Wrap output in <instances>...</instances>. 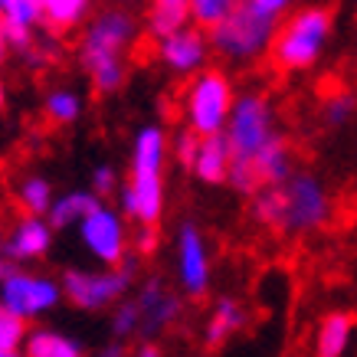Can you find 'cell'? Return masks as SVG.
I'll return each mask as SVG.
<instances>
[{"label":"cell","instance_id":"cell-1","mask_svg":"<svg viewBox=\"0 0 357 357\" xmlns=\"http://www.w3.org/2000/svg\"><path fill=\"white\" fill-rule=\"evenodd\" d=\"M82 33V46H79V59L86 66L89 79L96 92L112 96L115 89L125 82V53L131 50L135 36H138V20L128 10H102L98 17L86 20Z\"/></svg>","mask_w":357,"mask_h":357},{"label":"cell","instance_id":"cell-2","mask_svg":"<svg viewBox=\"0 0 357 357\" xmlns=\"http://www.w3.org/2000/svg\"><path fill=\"white\" fill-rule=\"evenodd\" d=\"M331 33H335V17L328 7H302L282 26H275L269 53L279 69L302 73V69L318 66L321 53L331 43Z\"/></svg>","mask_w":357,"mask_h":357},{"label":"cell","instance_id":"cell-3","mask_svg":"<svg viewBox=\"0 0 357 357\" xmlns=\"http://www.w3.org/2000/svg\"><path fill=\"white\" fill-rule=\"evenodd\" d=\"M279 17L262 13L259 7H252L249 0H236L229 7L227 17H220L210 30V53H220L229 63H249V59H259L262 53H269L272 33L279 26Z\"/></svg>","mask_w":357,"mask_h":357},{"label":"cell","instance_id":"cell-4","mask_svg":"<svg viewBox=\"0 0 357 357\" xmlns=\"http://www.w3.org/2000/svg\"><path fill=\"white\" fill-rule=\"evenodd\" d=\"M233 79L223 69H197L190 76V86L184 92V121L187 128H194L197 135H213L223 131L227 115L233 109Z\"/></svg>","mask_w":357,"mask_h":357},{"label":"cell","instance_id":"cell-5","mask_svg":"<svg viewBox=\"0 0 357 357\" xmlns=\"http://www.w3.org/2000/svg\"><path fill=\"white\" fill-rule=\"evenodd\" d=\"M282 229L289 233H314V229H325L331 223L335 204L331 194L321 177L314 174H289L282 181Z\"/></svg>","mask_w":357,"mask_h":357},{"label":"cell","instance_id":"cell-6","mask_svg":"<svg viewBox=\"0 0 357 357\" xmlns=\"http://www.w3.org/2000/svg\"><path fill=\"white\" fill-rule=\"evenodd\" d=\"M275 109L262 92H246V96L233 98V109L223 125V138H227L233 158H252L262 144L275 135Z\"/></svg>","mask_w":357,"mask_h":357},{"label":"cell","instance_id":"cell-7","mask_svg":"<svg viewBox=\"0 0 357 357\" xmlns=\"http://www.w3.org/2000/svg\"><path fill=\"white\" fill-rule=\"evenodd\" d=\"M131 282H135V266H131V259H125L119 266H109L105 272L66 269L59 289H63L66 302H73L82 312H102L128 292Z\"/></svg>","mask_w":357,"mask_h":357},{"label":"cell","instance_id":"cell-8","mask_svg":"<svg viewBox=\"0 0 357 357\" xmlns=\"http://www.w3.org/2000/svg\"><path fill=\"white\" fill-rule=\"evenodd\" d=\"M59 302H63V289L50 275L23 269H3L0 275V305L23 321H36V318L56 312Z\"/></svg>","mask_w":357,"mask_h":357},{"label":"cell","instance_id":"cell-9","mask_svg":"<svg viewBox=\"0 0 357 357\" xmlns=\"http://www.w3.org/2000/svg\"><path fill=\"white\" fill-rule=\"evenodd\" d=\"M79 229V243L89 256L102 266H119V262L128 259V220L121 217L119 206H105L98 200L86 217L76 223Z\"/></svg>","mask_w":357,"mask_h":357},{"label":"cell","instance_id":"cell-10","mask_svg":"<svg viewBox=\"0 0 357 357\" xmlns=\"http://www.w3.org/2000/svg\"><path fill=\"white\" fill-rule=\"evenodd\" d=\"M174 266H177V282L190 298L210 292L213 282V259H210V246H206L204 233L194 223H184L177 229L174 239Z\"/></svg>","mask_w":357,"mask_h":357},{"label":"cell","instance_id":"cell-11","mask_svg":"<svg viewBox=\"0 0 357 357\" xmlns=\"http://www.w3.org/2000/svg\"><path fill=\"white\" fill-rule=\"evenodd\" d=\"M158 59H161L174 76H194L197 69H204L210 59V40L204 26L184 23L181 30L158 36Z\"/></svg>","mask_w":357,"mask_h":357},{"label":"cell","instance_id":"cell-12","mask_svg":"<svg viewBox=\"0 0 357 357\" xmlns=\"http://www.w3.org/2000/svg\"><path fill=\"white\" fill-rule=\"evenodd\" d=\"M119 210L125 220L158 223L164 213V177L161 171H131L125 184L115 187Z\"/></svg>","mask_w":357,"mask_h":357},{"label":"cell","instance_id":"cell-13","mask_svg":"<svg viewBox=\"0 0 357 357\" xmlns=\"http://www.w3.org/2000/svg\"><path fill=\"white\" fill-rule=\"evenodd\" d=\"M135 302H138V331H135V335L148 337V341H154L161 331H167V328L181 318V312H184V308H181V298L167 292L161 279L144 282V285H141V295Z\"/></svg>","mask_w":357,"mask_h":357},{"label":"cell","instance_id":"cell-14","mask_svg":"<svg viewBox=\"0 0 357 357\" xmlns=\"http://www.w3.org/2000/svg\"><path fill=\"white\" fill-rule=\"evenodd\" d=\"M53 233L46 217L26 213V217L10 229V236L3 239V256H10L13 262H36L43 259L46 252L53 249Z\"/></svg>","mask_w":357,"mask_h":357},{"label":"cell","instance_id":"cell-15","mask_svg":"<svg viewBox=\"0 0 357 357\" xmlns=\"http://www.w3.org/2000/svg\"><path fill=\"white\" fill-rule=\"evenodd\" d=\"M0 17H3V36L7 46L26 53L36 43V26H43L40 0H0Z\"/></svg>","mask_w":357,"mask_h":357},{"label":"cell","instance_id":"cell-16","mask_svg":"<svg viewBox=\"0 0 357 357\" xmlns=\"http://www.w3.org/2000/svg\"><path fill=\"white\" fill-rule=\"evenodd\" d=\"M233 161V151H229L223 131H213V135H200L197 141L194 161H190V171L200 184H223L227 181V167Z\"/></svg>","mask_w":357,"mask_h":357},{"label":"cell","instance_id":"cell-17","mask_svg":"<svg viewBox=\"0 0 357 357\" xmlns=\"http://www.w3.org/2000/svg\"><path fill=\"white\" fill-rule=\"evenodd\" d=\"M249 161H252V167H256L262 184H282V181L292 174V164H295L292 161V144L275 131Z\"/></svg>","mask_w":357,"mask_h":357},{"label":"cell","instance_id":"cell-18","mask_svg":"<svg viewBox=\"0 0 357 357\" xmlns=\"http://www.w3.org/2000/svg\"><path fill=\"white\" fill-rule=\"evenodd\" d=\"M246 328V308L236 298H220L213 312L204 325V344L206 347H223L229 337Z\"/></svg>","mask_w":357,"mask_h":357},{"label":"cell","instance_id":"cell-19","mask_svg":"<svg viewBox=\"0 0 357 357\" xmlns=\"http://www.w3.org/2000/svg\"><path fill=\"white\" fill-rule=\"evenodd\" d=\"M351 337H354V318H351V312L325 314V318L318 321V331H314V354L318 357L347 354Z\"/></svg>","mask_w":357,"mask_h":357},{"label":"cell","instance_id":"cell-20","mask_svg":"<svg viewBox=\"0 0 357 357\" xmlns=\"http://www.w3.org/2000/svg\"><path fill=\"white\" fill-rule=\"evenodd\" d=\"M167 161V131L161 125H144L131 144V171H164Z\"/></svg>","mask_w":357,"mask_h":357},{"label":"cell","instance_id":"cell-21","mask_svg":"<svg viewBox=\"0 0 357 357\" xmlns=\"http://www.w3.org/2000/svg\"><path fill=\"white\" fill-rule=\"evenodd\" d=\"M40 10H43V26L66 36V33L86 26L92 0H40Z\"/></svg>","mask_w":357,"mask_h":357},{"label":"cell","instance_id":"cell-22","mask_svg":"<svg viewBox=\"0 0 357 357\" xmlns=\"http://www.w3.org/2000/svg\"><path fill=\"white\" fill-rule=\"evenodd\" d=\"M23 354L30 357H79L82 354V344L76 337L63 335V331H53V328H33L23 337Z\"/></svg>","mask_w":357,"mask_h":357},{"label":"cell","instance_id":"cell-23","mask_svg":"<svg viewBox=\"0 0 357 357\" xmlns=\"http://www.w3.org/2000/svg\"><path fill=\"white\" fill-rule=\"evenodd\" d=\"M98 204V197L92 190H66V194L53 197V204L46 210V220L53 229H66V227H76L79 220L86 217L89 210Z\"/></svg>","mask_w":357,"mask_h":357},{"label":"cell","instance_id":"cell-24","mask_svg":"<svg viewBox=\"0 0 357 357\" xmlns=\"http://www.w3.org/2000/svg\"><path fill=\"white\" fill-rule=\"evenodd\" d=\"M148 33L154 40L190 23V0H148Z\"/></svg>","mask_w":357,"mask_h":357},{"label":"cell","instance_id":"cell-25","mask_svg":"<svg viewBox=\"0 0 357 357\" xmlns=\"http://www.w3.org/2000/svg\"><path fill=\"white\" fill-rule=\"evenodd\" d=\"M43 112L53 125H76L86 112V102L76 89H53L50 96L43 98Z\"/></svg>","mask_w":357,"mask_h":357},{"label":"cell","instance_id":"cell-26","mask_svg":"<svg viewBox=\"0 0 357 357\" xmlns=\"http://www.w3.org/2000/svg\"><path fill=\"white\" fill-rule=\"evenodd\" d=\"M53 184L40 177V174H30V177H23L20 184H17V204L23 206V213H36V217H46V210L53 204Z\"/></svg>","mask_w":357,"mask_h":357},{"label":"cell","instance_id":"cell-27","mask_svg":"<svg viewBox=\"0 0 357 357\" xmlns=\"http://www.w3.org/2000/svg\"><path fill=\"white\" fill-rule=\"evenodd\" d=\"M252 217L262 227H279L282 223V187L279 184H262L252 194Z\"/></svg>","mask_w":357,"mask_h":357},{"label":"cell","instance_id":"cell-28","mask_svg":"<svg viewBox=\"0 0 357 357\" xmlns=\"http://www.w3.org/2000/svg\"><path fill=\"white\" fill-rule=\"evenodd\" d=\"M23 337H26V321L17 318L13 312H7V308L0 305V354L3 357L20 354Z\"/></svg>","mask_w":357,"mask_h":357},{"label":"cell","instance_id":"cell-29","mask_svg":"<svg viewBox=\"0 0 357 357\" xmlns=\"http://www.w3.org/2000/svg\"><path fill=\"white\" fill-rule=\"evenodd\" d=\"M223 184H229L236 194H243V197H252L262 187V181H259V174H256V167H252V161H246V158H233L229 167H227V181H223Z\"/></svg>","mask_w":357,"mask_h":357},{"label":"cell","instance_id":"cell-30","mask_svg":"<svg viewBox=\"0 0 357 357\" xmlns=\"http://www.w3.org/2000/svg\"><path fill=\"white\" fill-rule=\"evenodd\" d=\"M321 119H325V125H331V128L351 125V119H354V96H351V92H335L331 98H325Z\"/></svg>","mask_w":357,"mask_h":357},{"label":"cell","instance_id":"cell-31","mask_svg":"<svg viewBox=\"0 0 357 357\" xmlns=\"http://www.w3.org/2000/svg\"><path fill=\"white\" fill-rule=\"evenodd\" d=\"M233 3H236V0H190V20H194L197 26L210 30L220 17H227Z\"/></svg>","mask_w":357,"mask_h":357},{"label":"cell","instance_id":"cell-32","mask_svg":"<svg viewBox=\"0 0 357 357\" xmlns=\"http://www.w3.org/2000/svg\"><path fill=\"white\" fill-rule=\"evenodd\" d=\"M197 141H200V135H197L194 128H187V125H184V128H181L171 141H167V154H174V161L190 171V161H194V151H197Z\"/></svg>","mask_w":357,"mask_h":357},{"label":"cell","instance_id":"cell-33","mask_svg":"<svg viewBox=\"0 0 357 357\" xmlns=\"http://www.w3.org/2000/svg\"><path fill=\"white\" fill-rule=\"evenodd\" d=\"M112 331H115V337H131L138 331V302H135V298H125V302L115 305Z\"/></svg>","mask_w":357,"mask_h":357},{"label":"cell","instance_id":"cell-34","mask_svg":"<svg viewBox=\"0 0 357 357\" xmlns=\"http://www.w3.org/2000/svg\"><path fill=\"white\" fill-rule=\"evenodd\" d=\"M119 184H121L119 171H115L112 164H98L96 171H92V194L96 197H112Z\"/></svg>","mask_w":357,"mask_h":357},{"label":"cell","instance_id":"cell-35","mask_svg":"<svg viewBox=\"0 0 357 357\" xmlns=\"http://www.w3.org/2000/svg\"><path fill=\"white\" fill-rule=\"evenodd\" d=\"M135 249H138L141 256H151L154 249H158V223H141L138 236H135Z\"/></svg>","mask_w":357,"mask_h":357},{"label":"cell","instance_id":"cell-36","mask_svg":"<svg viewBox=\"0 0 357 357\" xmlns=\"http://www.w3.org/2000/svg\"><path fill=\"white\" fill-rule=\"evenodd\" d=\"M252 7H259L262 13H272V17H282V13L292 7L295 0H249Z\"/></svg>","mask_w":357,"mask_h":357},{"label":"cell","instance_id":"cell-37","mask_svg":"<svg viewBox=\"0 0 357 357\" xmlns=\"http://www.w3.org/2000/svg\"><path fill=\"white\" fill-rule=\"evenodd\" d=\"M7 56V36H3V17H0V59Z\"/></svg>","mask_w":357,"mask_h":357},{"label":"cell","instance_id":"cell-38","mask_svg":"<svg viewBox=\"0 0 357 357\" xmlns=\"http://www.w3.org/2000/svg\"><path fill=\"white\" fill-rule=\"evenodd\" d=\"M3 98L7 96H3V86H0V112H3Z\"/></svg>","mask_w":357,"mask_h":357},{"label":"cell","instance_id":"cell-39","mask_svg":"<svg viewBox=\"0 0 357 357\" xmlns=\"http://www.w3.org/2000/svg\"><path fill=\"white\" fill-rule=\"evenodd\" d=\"M3 269H7V266H3V256H0V275H3Z\"/></svg>","mask_w":357,"mask_h":357},{"label":"cell","instance_id":"cell-40","mask_svg":"<svg viewBox=\"0 0 357 357\" xmlns=\"http://www.w3.org/2000/svg\"><path fill=\"white\" fill-rule=\"evenodd\" d=\"M0 256H3V233H0Z\"/></svg>","mask_w":357,"mask_h":357},{"label":"cell","instance_id":"cell-41","mask_svg":"<svg viewBox=\"0 0 357 357\" xmlns=\"http://www.w3.org/2000/svg\"><path fill=\"white\" fill-rule=\"evenodd\" d=\"M125 3H138V0H125Z\"/></svg>","mask_w":357,"mask_h":357},{"label":"cell","instance_id":"cell-42","mask_svg":"<svg viewBox=\"0 0 357 357\" xmlns=\"http://www.w3.org/2000/svg\"><path fill=\"white\" fill-rule=\"evenodd\" d=\"M0 357H3V354H0Z\"/></svg>","mask_w":357,"mask_h":357}]
</instances>
